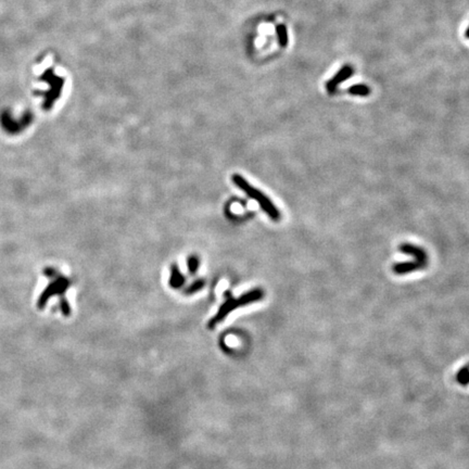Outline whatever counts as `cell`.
<instances>
[{
  "label": "cell",
  "mask_w": 469,
  "mask_h": 469,
  "mask_svg": "<svg viewBox=\"0 0 469 469\" xmlns=\"http://www.w3.org/2000/svg\"><path fill=\"white\" fill-rule=\"evenodd\" d=\"M264 298V291L260 288L253 289L248 291L247 293L241 294L239 298H234L231 293H227V299L218 309L216 314L212 317L211 321L208 322L207 327L214 328L216 325L220 324L224 321V319L231 314L234 310H237L239 307L246 306L250 303H254Z\"/></svg>",
  "instance_id": "cell-1"
},
{
  "label": "cell",
  "mask_w": 469,
  "mask_h": 469,
  "mask_svg": "<svg viewBox=\"0 0 469 469\" xmlns=\"http://www.w3.org/2000/svg\"><path fill=\"white\" fill-rule=\"evenodd\" d=\"M232 180L234 182V185H236L239 189H241L249 198H251V199H254L258 202V205L261 206L263 212L270 218V220L274 222L280 221L281 218L280 211L276 207V205L272 202V200H270L266 195H264L262 191L254 188L253 186L250 185L248 180L246 178H243L241 175L234 174L232 176Z\"/></svg>",
  "instance_id": "cell-2"
},
{
  "label": "cell",
  "mask_w": 469,
  "mask_h": 469,
  "mask_svg": "<svg viewBox=\"0 0 469 469\" xmlns=\"http://www.w3.org/2000/svg\"><path fill=\"white\" fill-rule=\"evenodd\" d=\"M399 251L413 257L415 262L418 263L423 268L427 267V265H428V254L423 248L414 246L409 242H403L399 246Z\"/></svg>",
  "instance_id": "cell-3"
},
{
  "label": "cell",
  "mask_w": 469,
  "mask_h": 469,
  "mask_svg": "<svg viewBox=\"0 0 469 469\" xmlns=\"http://www.w3.org/2000/svg\"><path fill=\"white\" fill-rule=\"evenodd\" d=\"M352 74H353V67L351 65H345L341 70H339V72H337V74L333 76L330 81L327 82L326 84L327 90L329 92H333L336 90L338 85H340L341 83L347 81Z\"/></svg>",
  "instance_id": "cell-4"
},
{
  "label": "cell",
  "mask_w": 469,
  "mask_h": 469,
  "mask_svg": "<svg viewBox=\"0 0 469 469\" xmlns=\"http://www.w3.org/2000/svg\"><path fill=\"white\" fill-rule=\"evenodd\" d=\"M423 269V267L420 265L415 262V261H410V262H403V263H397L393 265L392 270L395 275H405V274H410L416 272V270Z\"/></svg>",
  "instance_id": "cell-5"
},
{
  "label": "cell",
  "mask_w": 469,
  "mask_h": 469,
  "mask_svg": "<svg viewBox=\"0 0 469 469\" xmlns=\"http://www.w3.org/2000/svg\"><path fill=\"white\" fill-rule=\"evenodd\" d=\"M186 281L185 276L181 274L179 270V267L177 266V264L172 265L171 268V277H170V286L174 289H179L181 286H184Z\"/></svg>",
  "instance_id": "cell-6"
},
{
  "label": "cell",
  "mask_w": 469,
  "mask_h": 469,
  "mask_svg": "<svg viewBox=\"0 0 469 469\" xmlns=\"http://www.w3.org/2000/svg\"><path fill=\"white\" fill-rule=\"evenodd\" d=\"M349 92H350L351 95H354V96L365 97V96H368L369 93H371V89H369V87L366 86V85L358 84V85H353V86L349 88Z\"/></svg>",
  "instance_id": "cell-7"
},
{
  "label": "cell",
  "mask_w": 469,
  "mask_h": 469,
  "mask_svg": "<svg viewBox=\"0 0 469 469\" xmlns=\"http://www.w3.org/2000/svg\"><path fill=\"white\" fill-rule=\"evenodd\" d=\"M199 265H200L199 259L195 257V255H192V257L188 258V261H187V266H188V270H189L190 274H192V275L196 274L198 268H199Z\"/></svg>",
  "instance_id": "cell-8"
},
{
  "label": "cell",
  "mask_w": 469,
  "mask_h": 469,
  "mask_svg": "<svg viewBox=\"0 0 469 469\" xmlns=\"http://www.w3.org/2000/svg\"><path fill=\"white\" fill-rule=\"evenodd\" d=\"M203 284H205V283H203L202 280H198V281H196V283H195L194 285L190 286V288H188V290H187L186 293H196V291L200 290V289L202 288V287H203Z\"/></svg>",
  "instance_id": "cell-9"
},
{
  "label": "cell",
  "mask_w": 469,
  "mask_h": 469,
  "mask_svg": "<svg viewBox=\"0 0 469 469\" xmlns=\"http://www.w3.org/2000/svg\"><path fill=\"white\" fill-rule=\"evenodd\" d=\"M466 37L469 38V28H468V29L466 30Z\"/></svg>",
  "instance_id": "cell-10"
}]
</instances>
